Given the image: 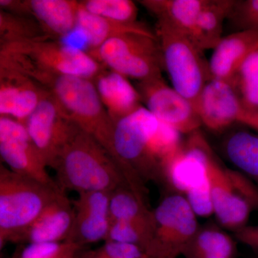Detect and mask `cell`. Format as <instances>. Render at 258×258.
Wrapping results in <instances>:
<instances>
[{
    "instance_id": "cell-9",
    "label": "cell",
    "mask_w": 258,
    "mask_h": 258,
    "mask_svg": "<svg viewBox=\"0 0 258 258\" xmlns=\"http://www.w3.org/2000/svg\"><path fill=\"white\" fill-rule=\"evenodd\" d=\"M154 230L148 255L178 258L197 233V215L184 195L171 194L153 210Z\"/></svg>"
},
{
    "instance_id": "cell-33",
    "label": "cell",
    "mask_w": 258,
    "mask_h": 258,
    "mask_svg": "<svg viewBox=\"0 0 258 258\" xmlns=\"http://www.w3.org/2000/svg\"><path fill=\"white\" fill-rule=\"evenodd\" d=\"M235 235L242 243L258 251V225L245 226L235 232Z\"/></svg>"
},
{
    "instance_id": "cell-13",
    "label": "cell",
    "mask_w": 258,
    "mask_h": 258,
    "mask_svg": "<svg viewBox=\"0 0 258 258\" xmlns=\"http://www.w3.org/2000/svg\"><path fill=\"white\" fill-rule=\"evenodd\" d=\"M137 89L148 111L180 134L193 133L203 125L193 105L168 86L162 76L139 82Z\"/></svg>"
},
{
    "instance_id": "cell-17",
    "label": "cell",
    "mask_w": 258,
    "mask_h": 258,
    "mask_svg": "<svg viewBox=\"0 0 258 258\" xmlns=\"http://www.w3.org/2000/svg\"><path fill=\"white\" fill-rule=\"evenodd\" d=\"M75 210L66 191L45 207L37 218L17 237L15 243L68 241L72 229Z\"/></svg>"
},
{
    "instance_id": "cell-3",
    "label": "cell",
    "mask_w": 258,
    "mask_h": 258,
    "mask_svg": "<svg viewBox=\"0 0 258 258\" xmlns=\"http://www.w3.org/2000/svg\"><path fill=\"white\" fill-rule=\"evenodd\" d=\"M0 69L27 76L69 75L93 80L106 68L88 52L47 37L0 45Z\"/></svg>"
},
{
    "instance_id": "cell-34",
    "label": "cell",
    "mask_w": 258,
    "mask_h": 258,
    "mask_svg": "<svg viewBox=\"0 0 258 258\" xmlns=\"http://www.w3.org/2000/svg\"><path fill=\"white\" fill-rule=\"evenodd\" d=\"M0 10L13 14L30 16L27 0H0Z\"/></svg>"
},
{
    "instance_id": "cell-25",
    "label": "cell",
    "mask_w": 258,
    "mask_h": 258,
    "mask_svg": "<svg viewBox=\"0 0 258 258\" xmlns=\"http://www.w3.org/2000/svg\"><path fill=\"white\" fill-rule=\"evenodd\" d=\"M237 245L228 234L213 227H200L185 247V258H236Z\"/></svg>"
},
{
    "instance_id": "cell-36",
    "label": "cell",
    "mask_w": 258,
    "mask_h": 258,
    "mask_svg": "<svg viewBox=\"0 0 258 258\" xmlns=\"http://www.w3.org/2000/svg\"><path fill=\"white\" fill-rule=\"evenodd\" d=\"M11 258H17L16 253H15V252L14 254H13V257H12Z\"/></svg>"
},
{
    "instance_id": "cell-27",
    "label": "cell",
    "mask_w": 258,
    "mask_h": 258,
    "mask_svg": "<svg viewBox=\"0 0 258 258\" xmlns=\"http://www.w3.org/2000/svg\"><path fill=\"white\" fill-rule=\"evenodd\" d=\"M47 37H50L32 17L0 10V45Z\"/></svg>"
},
{
    "instance_id": "cell-1",
    "label": "cell",
    "mask_w": 258,
    "mask_h": 258,
    "mask_svg": "<svg viewBox=\"0 0 258 258\" xmlns=\"http://www.w3.org/2000/svg\"><path fill=\"white\" fill-rule=\"evenodd\" d=\"M181 134L144 106L115 123L111 156L128 187L149 208L147 183H163V166L181 147Z\"/></svg>"
},
{
    "instance_id": "cell-24",
    "label": "cell",
    "mask_w": 258,
    "mask_h": 258,
    "mask_svg": "<svg viewBox=\"0 0 258 258\" xmlns=\"http://www.w3.org/2000/svg\"><path fill=\"white\" fill-rule=\"evenodd\" d=\"M109 221L127 222L152 233L155 225L152 209L140 201L127 186H120L111 191Z\"/></svg>"
},
{
    "instance_id": "cell-14",
    "label": "cell",
    "mask_w": 258,
    "mask_h": 258,
    "mask_svg": "<svg viewBox=\"0 0 258 258\" xmlns=\"http://www.w3.org/2000/svg\"><path fill=\"white\" fill-rule=\"evenodd\" d=\"M24 125L47 167L52 168L75 124L47 92Z\"/></svg>"
},
{
    "instance_id": "cell-22",
    "label": "cell",
    "mask_w": 258,
    "mask_h": 258,
    "mask_svg": "<svg viewBox=\"0 0 258 258\" xmlns=\"http://www.w3.org/2000/svg\"><path fill=\"white\" fill-rule=\"evenodd\" d=\"M87 40L88 53L96 50L102 44L113 37L125 34L137 33L142 35H156L143 23H123L91 14L79 5L77 27Z\"/></svg>"
},
{
    "instance_id": "cell-28",
    "label": "cell",
    "mask_w": 258,
    "mask_h": 258,
    "mask_svg": "<svg viewBox=\"0 0 258 258\" xmlns=\"http://www.w3.org/2000/svg\"><path fill=\"white\" fill-rule=\"evenodd\" d=\"M80 6L93 15L123 23H137L138 8L132 0H84Z\"/></svg>"
},
{
    "instance_id": "cell-20",
    "label": "cell",
    "mask_w": 258,
    "mask_h": 258,
    "mask_svg": "<svg viewBox=\"0 0 258 258\" xmlns=\"http://www.w3.org/2000/svg\"><path fill=\"white\" fill-rule=\"evenodd\" d=\"M28 13L52 38L62 40L77 27L79 1L27 0Z\"/></svg>"
},
{
    "instance_id": "cell-12",
    "label": "cell",
    "mask_w": 258,
    "mask_h": 258,
    "mask_svg": "<svg viewBox=\"0 0 258 258\" xmlns=\"http://www.w3.org/2000/svg\"><path fill=\"white\" fill-rule=\"evenodd\" d=\"M0 156L15 173L59 186L49 175L48 167L25 125L10 117L0 116Z\"/></svg>"
},
{
    "instance_id": "cell-21",
    "label": "cell",
    "mask_w": 258,
    "mask_h": 258,
    "mask_svg": "<svg viewBox=\"0 0 258 258\" xmlns=\"http://www.w3.org/2000/svg\"><path fill=\"white\" fill-rule=\"evenodd\" d=\"M208 0H142L141 5L167 25L189 37Z\"/></svg>"
},
{
    "instance_id": "cell-7",
    "label": "cell",
    "mask_w": 258,
    "mask_h": 258,
    "mask_svg": "<svg viewBox=\"0 0 258 258\" xmlns=\"http://www.w3.org/2000/svg\"><path fill=\"white\" fill-rule=\"evenodd\" d=\"M214 214L220 225L234 232L247 226L258 211V187L247 176L222 165L215 154L208 166Z\"/></svg>"
},
{
    "instance_id": "cell-19",
    "label": "cell",
    "mask_w": 258,
    "mask_h": 258,
    "mask_svg": "<svg viewBox=\"0 0 258 258\" xmlns=\"http://www.w3.org/2000/svg\"><path fill=\"white\" fill-rule=\"evenodd\" d=\"M92 81L114 123L143 106L137 88L123 75L106 68Z\"/></svg>"
},
{
    "instance_id": "cell-32",
    "label": "cell",
    "mask_w": 258,
    "mask_h": 258,
    "mask_svg": "<svg viewBox=\"0 0 258 258\" xmlns=\"http://www.w3.org/2000/svg\"><path fill=\"white\" fill-rule=\"evenodd\" d=\"M184 197L197 216L208 217L214 214L210 180L190 190Z\"/></svg>"
},
{
    "instance_id": "cell-15",
    "label": "cell",
    "mask_w": 258,
    "mask_h": 258,
    "mask_svg": "<svg viewBox=\"0 0 258 258\" xmlns=\"http://www.w3.org/2000/svg\"><path fill=\"white\" fill-rule=\"evenodd\" d=\"M72 200L75 217L68 241L83 247L106 241L109 230L111 191H94L78 194Z\"/></svg>"
},
{
    "instance_id": "cell-35",
    "label": "cell",
    "mask_w": 258,
    "mask_h": 258,
    "mask_svg": "<svg viewBox=\"0 0 258 258\" xmlns=\"http://www.w3.org/2000/svg\"><path fill=\"white\" fill-rule=\"evenodd\" d=\"M249 30H258V20H256V21L251 25Z\"/></svg>"
},
{
    "instance_id": "cell-11",
    "label": "cell",
    "mask_w": 258,
    "mask_h": 258,
    "mask_svg": "<svg viewBox=\"0 0 258 258\" xmlns=\"http://www.w3.org/2000/svg\"><path fill=\"white\" fill-rule=\"evenodd\" d=\"M213 154L201 132L198 130L189 134L186 142L163 166V183L174 193L185 196L208 181V163Z\"/></svg>"
},
{
    "instance_id": "cell-29",
    "label": "cell",
    "mask_w": 258,
    "mask_h": 258,
    "mask_svg": "<svg viewBox=\"0 0 258 258\" xmlns=\"http://www.w3.org/2000/svg\"><path fill=\"white\" fill-rule=\"evenodd\" d=\"M232 86L247 108L258 111V49L244 60Z\"/></svg>"
},
{
    "instance_id": "cell-5",
    "label": "cell",
    "mask_w": 258,
    "mask_h": 258,
    "mask_svg": "<svg viewBox=\"0 0 258 258\" xmlns=\"http://www.w3.org/2000/svg\"><path fill=\"white\" fill-rule=\"evenodd\" d=\"M64 191L0 164V249L15 243L45 207Z\"/></svg>"
},
{
    "instance_id": "cell-8",
    "label": "cell",
    "mask_w": 258,
    "mask_h": 258,
    "mask_svg": "<svg viewBox=\"0 0 258 258\" xmlns=\"http://www.w3.org/2000/svg\"><path fill=\"white\" fill-rule=\"evenodd\" d=\"M89 54L106 69L139 82L161 77L164 69L157 35L125 34L109 39Z\"/></svg>"
},
{
    "instance_id": "cell-18",
    "label": "cell",
    "mask_w": 258,
    "mask_h": 258,
    "mask_svg": "<svg viewBox=\"0 0 258 258\" xmlns=\"http://www.w3.org/2000/svg\"><path fill=\"white\" fill-rule=\"evenodd\" d=\"M257 49L258 30H240L222 37L209 62L211 79L233 84L244 60Z\"/></svg>"
},
{
    "instance_id": "cell-4",
    "label": "cell",
    "mask_w": 258,
    "mask_h": 258,
    "mask_svg": "<svg viewBox=\"0 0 258 258\" xmlns=\"http://www.w3.org/2000/svg\"><path fill=\"white\" fill-rule=\"evenodd\" d=\"M29 78L53 97L75 125L92 136L111 154L115 123L102 103L92 80L47 74Z\"/></svg>"
},
{
    "instance_id": "cell-26",
    "label": "cell",
    "mask_w": 258,
    "mask_h": 258,
    "mask_svg": "<svg viewBox=\"0 0 258 258\" xmlns=\"http://www.w3.org/2000/svg\"><path fill=\"white\" fill-rule=\"evenodd\" d=\"M224 148L229 160L258 187V136L235 132L226 140Z\"/></svg>"
},
{
    "instance_id": "cell-2",
    "label": "cell",
    "mask_w": 258,
    "mask_h": 258,
    "mask_svg": "<svg viewBox=\"0 0 258 258\" xmlns=\"http://www.w3.org/2000/svg\"><path fill=\"white\" fill-rule=\"evenodd\" d=\"M52 169L55 171L56 183L66 191H113L128 186L111 154L76 125Z\"/></svg>"
},
{
    "instance_id": "cell-23",
    "label": "cell",
    "mask_w": 258,
    "mask_h": 258,
    "mask_svg": "<svg viewBox=\"0 0 258 258\" xmlns=\"http://www.w3.org/2000/svg\"><path fill=\"white\" fill-rule=\"evenodd\" d=\"M235 0H208L189 38L202 51L215 49L222 40V28L235 6Z\"/></svg>"
},
{
    "instance_id": "cell-31",
    "label": "cell",
    "mask_w": 258,
    "mask_h": 258,
    "mask_svg": "<svg viewBox=\"0 0 258 258\" xmlns=\"http://www.w3.org/2000/svg\"><path fill=\"white\" fill-rule=\"evenodd\" d=\"M77 258H151L134 244L106 241L98 248L80 252Z\"/></svg>"
},
{
    "instance_id": "cell-10",
    "label": "cell",
    "mask_w": 258,
    "mask_h": 258,
    "mask_svg": "<svg viewBox=\"0 0 258 258\" xmlns=\"http://www.w3.org/2000/svg\"><path fill=\"white\" fill-rule=\"evenodd\" d=\"M203 125L222 131L242 123L258 132V111L247 108L230 83L211 79L204 88L196 107Z\"/></svg>"
},
{
    "instance_id": "cell-30",
    "label": "cell",
    "mask_w": 258,
    "mask_h": 258,
    "mask_svg": "<svg viewBox=\"0 0 258 258\" xmlns=\"http://www.w3.org/2000/svg\"><path fill=\"white\" fill-rule=\"evenodd\" d=\"M83 248L69 241L27 244L15 251L17 258H77Z\"/></svg>"
},
{
    "instance_id": "cell-6",
    "label": "cell",
    "mask_w": 258,
    "mask_h": 258,
    "mask_svg": "<svg viewBox=\"0 0 258 258\" xmlns=\"http://www.w3.org/2000/svg\"><path fill=\"white\" fill-rule=\"evenodd\" d=\"M155 33L160 44L164 68L173 88L196 110L204 88L212 79L203 51L189 37L164 24L157 22Z\"/></svg>"
},
{
    "instance_id": "cell-16",
    "label": "cell",
    "mask_w": 258,
    "mask_h": 258,
    "mask_svg": "<svg viewBox=\"0 0 258 258\" xmlns=\"http://www.w3.org/2000/svg\"><path fill=\"white\" fill-rule=\"evenodd\" d=\"M47 91L27 76L0 69V116L25 123Z\"/></svg>"
}]
</instances>
